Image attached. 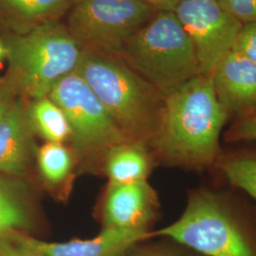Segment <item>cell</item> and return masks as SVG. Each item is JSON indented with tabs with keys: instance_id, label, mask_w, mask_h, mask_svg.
Returning <instances> with one entry per match:
<instances>
[{
	"instance_id": "cell-17",
	"label": "cell",
	"mask_w": 256,
	"mask_h": 256,
	"mask_svg": "<svg viewBox=\"0 0 256 256\" xmlns=\"http://www.w3.org/2000/svg\"><path fill=\"white\" fill-rule=\"evenodd\" d=\"M32 212L23 191L0 176V238L14 232L27 230Z\"/></svg>"
},
{
	"instance_id": "cell-5",
	"label": "cell",
	"mask_w": 256,
	"mask_h": 256,
	"mask_svg": "<svg viewBox=\"0 0 256 256\" xmlns=\"http://www.w3.org/2000/svg\"><path fill=\"white\" fill-rule=\"evenodd\" d=\"M9 68L22 97L34 100L48 96L52 88L78 68L82 48L60 21L23 34H5Z\"/></svg>"
},
{
	"instance_id": "cell-3",
	"label": "cell",
	"mask_w": 256,
	"mask_h": 256,
	"mask_svg": "<svg viewBox=\"0 0 256 256\" xmlns=\"http://www.w3.org/2000/svg\"><path fill=\"white\" fill-rule=\"evenodd\" d=\"M76 72L130 140L150 144L162 118L164 94L117 55L82 50Z\"/></svg>"
},
{
	"instance_id": "cell-4",
	"label": "cell",
	"mask_w": 256,
	"mask_h": 256,
	"mask_svg": "<svg viewBox=\"0 0 256 256\" xmlns=\"http://www.w3.org/2000/svg\"><path fill=\"white\" fill-rule=\"evenodd\" d=\"M117 56L164 94L200 74L192 42L173 12H156Z\"/></svg>"
},
{
	"instance_id": "cell-24",
	"label": "cell",
	"mask_w": 256,
	"mask_h": 256,
	"mask_svg": "<svg viewBox=\"0 0 256 256\" xmlns=\"http://www.w3.org/2000/svg\"><path fill=\"white\" fill-rule=\"evenodd\" d=\"M156 12H174L182 0H140Z\"/></svg>"
},
{
	"instance_id": "cell-10",
	"label": "cell",
	"mask_w": 256,
	"mask_h": 256,
	"mask_svg": "<svg viewBox=\"0 0 256 256\" xmlns=\"http://www.w3.org/2000/svg\"><path fill=\"white\" fill-rule=\"evenodd\" d=\"M216 95L230 119L256 112V64L232 50L212 72Z\"/></svg>"
},
{
	"instance_id": "cell-23",
	"label": "cell",
	"mask_w": 256,
	"mask_h": 256,
	"mask_svg": "<svg viewBox=\"0 0 256 256\" xmlns=\"http://www.w3.org/2000/svg\"><path fill=\"white\" fill-rule=\"evenodd\" d=\"M0 256H45L19 242L14 234L0 238Z\"/></svg>"
},
{
	"instance_id": "cell-13",
	"label": "cell",
	"mask_w": 256,
	"mask_h": 256,
	"mask_svg": "<svg viewBox=\"0 0 256 256\" xmlns=\"http://www.w3.org/2000/svg\"><path fill=\"white\" fill-rule=\"evenodd\" d=\"M76 0H0V30L23 34L60 21Z\"/></svg>"
},
{
	"instance_id": "cell-2",
	"label": "cell",
	"mask_w": 256,
	"mask_h": 256,
	"mask_svg": "<svg viewBox=\"0 0 256 256\" xmlns=\"http://www.w3.org/2000/svg\"><path fill=\"white\" fill-rule=\"evenodd\" d=\"M252 214L234 194L202 186L189 192L180 218L152 236L170 238L204 256H256Z\"/></svg>"
},
{
	"instance_id": "cell-8",
	"label": "cell",
	"mask_w": 256,
	"mask_h": 256,
	"mask_svg": "<svg viewBox=\"0 0 256 256\" xmlns=\"http://www.w3.org/2000/svg\"><path fill=\"white\" fill-rule=\"evenodd\" d=\"M192 42L200 74H212L243 26L220 0H182L173 12Z\"/></svg>"
},
{
	"instance_id": "cell-14",
	"label": "cell",
	"mask_w": 256,
	"mask_h": 256,
	"mask_svg": "<svg viewBox=\"0 0 256 256\" xmlns=\"http://www.w3.org/2000/svg\"><path fill=\"white\" fill-rule=\"evenodd\" d=\"M156 164L148 144L128 140L110 149L102 168L110 182L132 183L148 180Z\"/></svg>"
},
{
	"instance_id": "cell-20",
	"label": "cell",
	"mask_w": 256,
	"mask_h": 256,
	"mask_svg": "<svg viewBox=\"0 0 256 256\" xmlns=\"http://www.w3.org/2000/svg\"><path fill=\"white\" fill-rule=\"evenodd\" d=\"M20 96L18 80L8 70L6 74L0 78V122L5 118L14 102Z\"/></svg>"
},
{
	"instance_id": "cell-25",
	"label": "cell",
	"mask_w": 256,
	"mask_h": 256,
	"mask_svg": "<svg viewBox=\"0 0 256 256\" xmlns=\"http://www.w3.org/2000/svg\"><path fill=\"white\" fill-rule=\"evenodd\" d=\"M128 256H183L162 250H147Z\"/></svg>"
},
{
	"instance_id": "cell-22",
	"label": "cell",
	"mask_w": 256,
	"mask_h": 256,
	"mask_svg": "<svg viewBox=\"0 0 256 256\" xmlns=\"http://www.w3.org/2000/svg\"><path fill=\"white\" fill-rule=\"evenodd\" d=\"M220 2L243 25L256 22V0H220Z\"/></svg>"
},
{
	"instance_id": "cell-1",
	"label": "cell",
	"mask_w": 256,
	"mask_h": 256,
	"mask_svg": "<svg viewBox=\"0 0 256 256\" xmlns=\"http://www.w3.org/2000/svg\"><path fill=\"white\" fill-rule=\"evenodd\" d=\"M230 120L210 74H198L166 92L162 118L149 144L156 164L192 172L214 170Z\"/></svg>"
},
{
	"instance_id": "cell-11",
	"label": "cell",
	"mask_w": 256,
	"mask_h": 256,
	"mask_svg": "<svg viewBox=\"0 0 256 256\" xmlns=\"http://www.w3.org/2000/svg\"><path fill=\"white\" fill-rule=\"evenodd\" d=\"M23 245L45 256H124L138 242L152 236V232L106 229L92 239L48 242L23 232H14Z\"/></svg>"
},
{
	"instance_id": "cell-12",
	"label": "cell",
	"mask_w": 256,
	"mask_h": 256,
	"mask_svg": "<svg viewBox=\"0 0 256 256\" xmlns=\"http://www.w3.org/2000/svg\"><path fill=\"white\" fill-rule=\"evenodd\" d=\"M27 106V99L20 96L0 122V174H24L30 164L34 134Z\"/></svg>"
},
{
	"instance_id": "cell-15",
	"label": "cell",
	"mask_w": 256,
	"mask_h": 256,
	"mask_svg": "<svg viewBox=\"0 0 256 256\" xmlns=\"http://www.w3.org/2000/svg\"><path fill=\"white\" fill-rule=\"evenodd\" d=\"M27 113L34 134L46 142L64 144L70 140V128L66 117L50 96L28 100Z\"/></svg>"
},
{
	"instance_id": "cell-16",
	"label": "cell",
	"mask_w": 256,
	"mask_h": 256,
	"mask_svg": "<svg viewBox=\"0 0 256 256\" xmlns=\"http://www.w3.org/2000/svg\"><path fill=\"white\" fill-rule=\"evenodd\" d=\"M214 170L232 188L246 192L256 202V150L223 149Z\"/></svg>"
},
{
	"instance_id": "cell-26",
	"label": "cell",
	"mask_w": 256,
	"mask_h": 256,
	"mask_svg": "<svg viewBox=\"0 0 256 256\" xmlns=\"http://www.w3.org/2000/svg\"><path fill=\"white\" fill-rule=\"evenodd\" d=\"M4 58H7V48L5 46L4 42L2 41V39H0V62Z\"/></svg>"
},
{
	"instance_id": "cell-21",
	"label": "cell",
	"mask_w": 256,
	"mask_h": 256,
	"mask_svg": "<svg viewBox=\"0 0 256 256\" xmlns=\"http://www.w3.org/2000/svg\"><path fill=\"white\" fill-rule=\"evenodd\" d=\"M234 50L256 64V21L242 26Z\"/></svg>"
},
{
	"instance_id": "cell-19",
	"label": "cell",
	"mask_w": 256,
	"mask_h": 256,
	"mask_svg": "<svg viewBox=\"0 0 256 256\" xmlns=\"http://www.w3.org/2000/svg\"><path fill=\"white\" fill-rule=\"evenodd\" d=\"M223 138L230 144L256 142V112L234 120L223 133Z\"/></svg>"
},
{
	"instance_id": "cell-7",
	"label": "cell",
	"mask_w": 256,
	"mask_h": 256,
	"mask_svg": "<svg viewBox=\"0 0 256 256\" xmlns=\"http://www.w3.org/2000/svg\"><path fill=\"white\" fill-rule=\"evenodd\" d=\"M156 14L140 0H76L64 25L82 50L118 55Z\"/></svg>"
},
{
	"instance_id": "cell-6",
	"label": "cell",
	"mask_w": 256,
	"mask_h": 256,
	"mask_svg": "<svg viewBox=\"0 0 256 256\" xmlns=\"http://www.w3.org/2000/svg\"><path fill=\"white\" fill-rule=\"evenodd\" d=\"M48 96L66 117L70 128V148L76 162L88 168L102 166L110 149L128 140L76 70L57 82Z\"/></svg>"
},
{
	"instance_id": "cell-18",
	"label": "cell",
	"mask_w": 256,
	"mask_h": 256,
	"mask_svg": "<svg viewBox=\"0 0 256 256\" xmlns=\"http://www.w3.org/2000/svg\"><path fill=\"white\" fill-rule=\"evenodd\" d=\"M36 162L43 182L56 187L72 174L76 158L72 148L64 144L46 142L38 148Z\"/></svg>"
},
{
	"instance_id": "cell-9",
	"label": "cell",
	"mask_w": 256,
	"mask_h": 256,
	"mask_svg": "<svg viewBox=\"0 0 256 256\" xmlns=\"http://www.w3.org/2000/svg\"><path fill=\"white\" fill-rule=\"evenodd\" d=\"M160 207L158 194L148 182H108L102 206V230L150 232Z\"/></svg>"
}]
</instances>
